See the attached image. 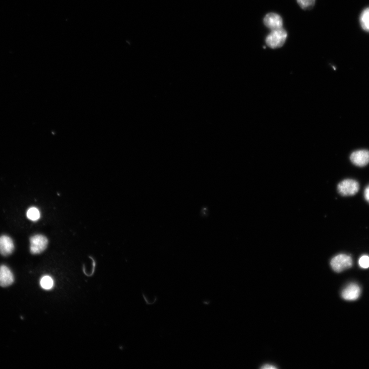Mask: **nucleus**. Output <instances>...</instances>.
Listing matches in <instances>:
<instances>
[{
    "mask_svg": "<svg viewBox=\"0 0 369 369\" xmlns=\"http://www.w3.org/2000/svg\"><path fill=\"white\" fill-rule=\"evenodd\" d=\"M265 26L270 30L272 28L283 27V21L281 16L277 13H268L263 18Z\"/></svg>",
    "mask_w": 369,
    "mask_h": 369,
    "instance_id": "obj_7",
    "label": "nucleus"
},
{
    "mask_svg": "<svg viewBox=\"0 0 369 369\" xmlns=\"http://www.w3.org/2000/svg\"><path fill=\"white\" fill-rule=\"evenodd\" d=\"M27 218L32 221H36L40 218V212L36 207L29 208L26 213Z\"/></svg>",
    "mask_w": 369,
    "mask_h": 369,
    "instance_id": "obj_11",
    "label": "nucleus"
},
{
    "mask_svg": "<svg viewBox=\"0 0 369 369\" xmlns=\"http://www.w3.org/2000/svg\"><path fill=\"white\" fill-rule=\"evenodd\" d=\"M299 6L303 9L308 10L313 8L315 0H297Z\"/></svg>",
    "mask_w": 369,
    "mask_h": 369,
    "instance_id": "obj_13",
    "label": "nucleus"
},
{
    "mask_svg": "<svg viewBox=\"0 0 369 369\" xmlns=\"http://www.w3.org/2000/svg\"><path fill=\"white\" fill-rule=\"evenodd\" d=\"M359 264L364 269L369 268V256L367 255L362 256L359 260Z\"/></svg>",
    "mask_w": 369,
    "mask_h": 369,
    "instance_id": "obj_14",
    "label": "nucleus"
},
{
    "mask_svg": "<svg viewBox=\"0 0 369 369\" xmlns=\"http://www.w3.org/2000/svg\"><path fill=\"white\" fill-rule=\"evenodd\" d=\"M352 264L351 257L344 254L336 255L332 258L330 262L332 269L336 272H340L351 268Z\"/></svg>",
    "mask_w": 369,
    "mask_h": 369,
    "instance_id": "obj_2",
    "label": "nucleus"
},
{
    "mask_svg": "<svg viewBox=\"0 0 369 369\" xmlns=\"http://www.w3.org/2000/svg\"><path fill=\"white\" fill-rule=\"evenodd\" d=\"M350 160L358 167H364L369 162V151L366 150L355 151L351 154Z\"/></svg>",
    "mask_w": 369,
    "mask_h": 369,
    "instance_id": "obj_5",
    "label": "nucleus"
},
{
    "mask_svg": "<svg viewBox=\"0 0 369 369\" xmlns=\"http://www.w3.org/2000/svg\"><path fill=\"white\" fill-rule=\"evenodd\" d=\"M271 32L266 36L265 43L268 46L272 49L282 47L286 39L287 32L282 27L272 28Z\"/></svg>",
    "mask_w": 369,
    "mask_h": 369,
    "instance_id": "obj_1",
    "label": "nucleus"
},
{
    "mask_svg": "<svg viewBox=\"0 0 369 369\" xmlns=\"http://www.w3.org/2000/svg\"><path fill=\"white\" fill-rule=\"evenodd\" d=\"M261 368L263 369H274L276 368V367L270 364H265L263 366L261 367Z\"/></svg>",
    "mask_w": 369,
    "mask_h": 369,
    "instance_id": "obj_16",
    "label": "nucleus"
},
{
    "mask_svg": "<svg viewBox=\"0 0 369 369\" xmlns=\"http://www.w3.org/2000/svg\"><path fill=\"white\" fill-rule=\"evenodd\" d=\"M40 284L44 289L50 290L53 286V281L50 276H45L41 278Z\"/></svg>",
    "mask_w": 369,
    "mask_h": 369,
    "instance_id": "obj_12",
    "label": "nucleus"
},
{
    "mask_svg": "<svg viewBox=\"0 0 369 369\" xmlns=\"http://www.w3.org/2000/svg\"><path fill=\"white\" fill-rule=\"evenodd\" d=\"M48 240L42 234H36L30 238V250L33 254H38L43 252L47 247Z\"/></svg>",
    "mask_w": 369,
    "mask_h": 369,
    "instance_id": "obj_4",
    "label": "nucleus"
},
{
    "mask_svg": "<svg viewBox=\"0 0 369 369\" xmlns=\"http://www.w3.org/2000/svg\"><path fill=\"white\" fill-rule=\"evenodd\" d=\"M14 249V242L10 237L6 235L0 236V253L3 256L11 254Z\"/></svg>",
    "mask_w": 369,
    "mask_h": 369,
    "instance_id": "obj_8",
    "label": "nucleus"
},
{
    "mask_svg": "<svg viewBox=\"0 0 369 369\" xmlns=\"http://www.w3.org/2000/svg\"><path fill=\"white\" fill-rule=\"evenodd\" d=\"M359 189L358 182L352 179H346L340 182L337 190L342 196H352L356 194Z\"/></svg>",
    "mask_w": 369,
    "mask_h": 369,
    "instance_id": "obj_3",
    "label": "nucleus"
},
{
    "mask_svg": "<svg viewBox=\"0 0 369 369\" xmlns=\"http://www.w3.org/2000/svg\"><path fill=\"white\" fill-rule=\"evenodd\" d=\"M360 293L361 290L358 284L351 283L342 291L341 296L346 300H355L359 297Z\"/></svg>",
    "mask_w": 369,
    "mask_h": 369,
    "instance_id": "obj_6",
    "label": "nucleus"
},
{
    "mask_svg": "<svg viewBox=\"0 0 369 369\" xmlns=\"http://www.w3.org/2000/svg\"><path fill=\"white\" fill-rule=\"evenodd\" d=\"M14 278L10 269L5 265L0 266V286L6 287L12 284Z\"/></svg>",
    "mask_w": 369,
    "mask_h": 369,
    "instance_id": "obj_9",
    "label": "nucleus"
},
{
    "mask_svg": "<svg viewBox=\"0 0 369 369\" xmlns=\"http://www.w3.org/2000/svg\"><path fill=\"white\" fill-rule=\"evenodd\" d=\"M360 22L362 28L369 32V7L364 9L361 12Z\"/></svg>",
    "mask_w": 369,
    "mask_h": 369,
    "instance_id": "obj_10",
    "label": "nucleus"
},
{
    "mask_svg": "<svg viewBox=\"0 0 369 369\" xmlns=\"http://www.w3.org/2000/svg\"><path fill=\"white\" fill-rule=\"evenodd\" d=\"M364 196L365 200L369 203V185L364 190Z\"/></svg>",
    "mask_w": 369,
    "mask_h": 369,
    "instance_id": "obj_15",
    "label": "nucleus"
}]
</instances>
